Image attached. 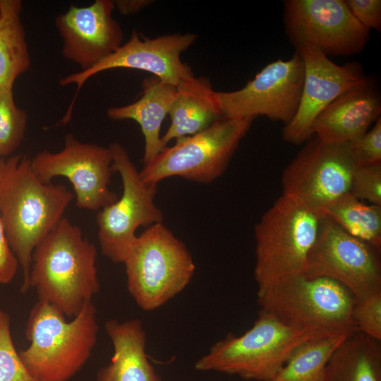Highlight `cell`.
Listing matches in <instances>:
<instances>
[{"label": "cell", "instance_id": "1", "mask_svg": "<svg viewBox=\"0 0 381 381\" xmlns=\"http://www.w3.org/2000/svg\"><path fill=\"white\" fill-rule=\"evenodd\" d=\"M74 198V193L63 184L41 181L25 155L1 158L0 220L22 270V293L30 289L35 248L57 226Z\"/></svg>", "mask_w": 381, "mask_h": 381}, {"label": "cell", "instance_id": "2", "mask_svg": "<svg viewBox=\"0 0 381 381\" xmlns=\"http://www.w3.org/2000/svg\"><path fill=\"white\" fill-rule=\"evenodd\" d=\"M97 256L95 245L64 217L33 251L30 289L38 301L73 318L99 291Z\"/></svg>", "mask_w": 381, "mask_h": 381}, {"label": "cell", "instance_id": "3", "mask_svg": "<svg viewBox=\"0 0 381 381\" xmlns=\"http://www.w3.org/2000/svg\"><path fill=\"white\" fill-rule=\"evenodd\" d=\"M54 306L38 301L30 311L25 335L29 346L19 355L37 381H68L90 357L99 326L91 301L68 321Z\"/></svg>", "mask_w": 381, "mask_h": 381}, {"label": "cell", "instance_id": "4", "mask_svg": "<svg viewBox=\"0 0 381 381\" xmlns=\"http://www.w3.org/2000/svg\"><path fill=\"white\" fill-rule=\"evenodd\" d=\"M257 296L260 310L298 331L325 337L357 330L351 316L355 298L332 279L295 274L257 292Z\"/></svg>", "mask_w": 381, "mask_h": 381}, {"label": "cell", "instance_id": "5", "mask_svg": "<svg viewBox=\"0 0 381 381\" xmlns=\"http://www.w3.org/2000/svg\"><path fill=\"white\" fill-rule=\"evenodd\" d=\"M324 214L284 195L254 228V277L260 291L286 277L304 273Z\"/></svg>", "mask_w": 381, "mask_h": 381}, {"label": "cell", "instance_id": "6", "mask_svg": "<svg viewBox=\"0 0 381 381\" xmlns=\"http://www.w3.org/2000/svg\"><path fill=\"white\" fill-rule=\"evenodd\" d=\"M122 263L128 291L145 311L161 308L183 291L195 270L185 243L162 222L137 236Z\"/></svg>", "mask_w": 381, "mask_h": 381}, {"label": "cell", "instance_id": "7", "mask_svg": "<svg viewBox=\"0 0 381 381\" xmlns=\"http://www.w3.org/2000/svg\"><path fill=\"white\" fill-rule=\"evenodd\" d=\"M316 337H320L291 328L260 310L249 329L240 336L228 333L196 361L195 368L272 381L299 346Z\"/></svg>", "mask_w": 381, "mask_h": 381}, {"label": "cell", "instance_id": "8", "mask_svg": "<svg viewBox=\"0 0 381 381\" xmlns=\"http://www.w3.org/2000/svg\"><path fill=\"white\" fill-rule=\"evenodd\" d=\"M254 119L222 117L204 131L176 140L144 164L142 179L155 185L171 176L200 183L214 181L226 170Z\"/></svg>", "mask_w": 381, "mask_h": 381}, {"label": "cell", "instance_id": "9", "mask_svg": "<svg viewBox=\"0 0 381 381\" xmlns=\"http://www.w3.org/2000/svg\"><path fill=\"white\" fill-rule=\"evenodd\" d=\"M112 169L123 185L121 198L99 210L96 216L102 253L114 263H122L137 236L139 226L163 222V212L155 203L157 185L145 182L128 151L119 143L109 145Z\"/></svg>", "mask_w": 381, "mask_h": 381}, {"label": "cell", "instance_id": "10", "mask_svg": "<svg viewBox=\"0 0 381 381\" xmlns=\"http://www.w3.org/2000/svg\"><path fill=\"white\" fill-rule=\"evenodd\" d=\"M306 142L282 172V195L323 214L349 193L358 165L348 143H326L315 135Z\"/></svg>", "mask_w": 381, "mask_h": 381}, {"label": "cell", "instance_id": "11", "mask_svg": "<svg viewBox=\"0 0 381 381\" xmlns=\"http://www.w3.org/2000/svg\"><path fill=\"white\" fill-rule=\"evenodd\" d=\"M283 19L296 50L310 46L327 56H351L362 52L370 37L344 0H286Z\"/></svg>", "mask_w": 381, "mask_h": 381}, {"label": "cell", "instance_id": "12", "mask_svg": "<svg viewBox=\"0 0 381 381\" xmlns=\"http://www.w3.org/2000/svg\"><path fill=\"white\" fill-rule=\"evenodd\" d=\"M380 252L324 215L304 274L332 279L355 300L381 291Z\"/></svg>", "mask_w": 381, "mask_h": 381}, {"label": "cell", "instance_id": "13", "mask_svg": "<svg viewBox=\"0 0 381 381\" xmlns=\"http://www.w3.org/2000/svg\"><path fill=\"white\" fill-rule=\"evenodd\" d=\"M30 165L43 183H51L57 176L67 179L78 208L98 211L118 199L109 188L114 172L109 147L83 143L68 133L59 152L41 151L30 159Z\"/></svg>", "mask_w": 381, "mask_h": 381}, {"label": "cell", "instance_id": "14", "mask_svg": "<svg viewBox=\"0 0 381 381\" xmlns=\"http://www.w3.org/2000/svg\"><path fill=\"white\" fill-rule=\"evenodd\" d=\"M303 78V59L296 51L290 59H278L265 66L242 88L217 92L222 116L255 119L264 116L286 126L298 109Z\"/></svg>", "mask_w": 381, "mask_h": 381}, {"label": "cell", "instance_id": "15", "mask_svg": "<svg viewBox=\"0 0 381 381\" xmlns=\"http://www.w3.org/2000/svg\"><path fill=\"white\" fill-rule=\"evenodd\" d=\"M197 38L196 34L190 32L148 38L133 30L129 40L112 54L89 70L80 71L60 79L61 85H77L66 116H71L75 98L84 83L92 76L109 69L123 68L143 71L153 74L163 83L177 86L194 75L190 66L181 61V56Z\"/></svg>", "mask_w": 381, "mask_h": 381}, {"label": "cell", "instance_id": "16", "mask_svg": "<svg viewBox=\"0 0 381 381\" xmlns=\"http://www.w3.org/2000/svg\"><path fill=\"white\" fill-rule=\"evenodd\" d=\"M296 51L300 53L304 66L302 93L294 118L282 129V138L287 143L300 145L313 135V123L322 110L366 75L360 64L338 65L313 47Z\"/></svg>", "mask_w": 381, "mask_h": 381}, {"label": "cell", "instance_id": "17", "mask_svg": "<svg viewBox=\"0 0 381 381\" xmlns=\"http://www.w3.org/2000/svg\"><path fill=\"white\" fill-rule=\"evenodd\" d=\"M114 9V1L96 0L88 6L71 5L56 17L62 54L80 71L89 70L123 44V31L112 16Z\"/></svg>", "mask_w": 381, "mask_h": 381}, {"label": "cell", "instance_id": "18", "mask_svg": "<svg viewBox=\"0 0 381 381\" xmlns=\"http://www.w3.org/2000/svg\"><path fill=\"white\" fill-rule=\"evenodd\" d=\"M381 97L371 77L332 102L316 118L313 134L330 143H351L380 117Z\"/></svg>", "mask_w": 381, "mask_h": 381}, {"label": "cell", "instance_id": "19", "mask_svg": "<svg viewBox=\"0 0 381 381\" xmlns=\"http://www.w3.org/2000/svg\"><path fill=\"white\" fill-rule=\"evenodd\" d=\"M104 329L114 354L109 363L97 371L95 381H164L148 360L147 335L140 320H109Z\"/></svg>", "mask_w": 381, "mask_h": 381}, {"label": "cell", "instance_id": "20", "mask_svg": "<svg viewBox=\"0 0 381 381\" xmlns=\"http://www.w3.org/2000/svg\"><path fill=\"white\" fill-rule=\"evenodd\" d=\"M168 115L171 124L161 138L164 147L171 140L198 133L223 117L217 91L209 78L195 75L176 86V95Z\"/></svg>", "mask_w": 381, "mask_h": 381}, {"label": "cell", "instance_id": "21", "mask_svg": "<svg viewBox=\"0 0 381 381\" xmlns=\"http://www.w3.org/2000/svg\"><path fill=\"white\" fill-rule=\"evenodd\" d=\"M142 96L137 101L107 109V116L113 120L131 119L137 122L145 140L144 164L150 162L164 147L160 131L162 122L169 114L176 95V86L157 79H146L143 83Z\"/></svg>", "mask_w": 381, "mask_h": 381}, {"label": "cell", "instance_id": "22", "mask_svg": "<svg viewBox=\"0 0 381 381\" xmlns=\"http://www.w3.org/2000/svg\"><path fill=\"white\" fill-rule=\"evenodd\" d=\"M325 381H381V341L356 330L331 356Z\"/></svg>", "mask_w": 381, "mask_h": 381}, {"label": "cell", "instance_id": "23", "mask_svg": "<svg viewBox=\"0 0 381 381\" xmlns=\"http://www.w3.org/2000/svg\"><path fill=\"white\" fill-rule=\"evenodd\" d=\"M19 0H0V90L13 89L30 66Z\"/></svg>", "mask_w": 381, "mask_h": 381}, {"label": "cell", "instance_id": "24", "mask_svg": "<svg viewBox=\"0 0 381 381\" xmlns=\"http://www.w3.org/2000/svg\"><path fill=\"white\" fill-rule=\"evenodd\" d=\"M323 214L350 235L381 251V205L366 204L347 193Z\"/></svg>", "mask_w": 381, "mask_h": 381}, {"label": "cell", "instance_id": "25", "mask_svg": "<svg viewBox=\"0 0 381 381\" xmlns=\"http://www.w3.org/2000/svg\"><path fill=\"white\" fill-rule=\"evenodd\" d=\"M348 336H325L308 340L294 351L272 381H325L327 363Z\"/></svg>", "mask_w": 381, "mask_h": 381}, {"label": "cell", "instance_id": "26", "mask_svg": "<svg viewBox=\"0 0 381 381\" xmlns=\"http://www.w3.org/2000/svg\"><path fill=\"white\" fill-rule=\"evenodd\" d=\"M28 116L14 102L13 89L0 90V157L5 158L24 138Z\"/></svg>", "mask_w": 381, "mask_h": 381}, {"label": "cell", "instance_id": "27", "mask_svg": "<svg viewBox=\"0 0 381 381\" xmlns=\"http://www.w3.org/2000/svg\"><path fill=\"white\" fill-rule=\"evenodd\" d=\"M0 381H37L16 351L9 315L0 310Z\"/></svg>", "mask_w": 381, "mask_h": 381}, {"label": "cell", "instance_id": "28", "mask_svg": "<svg viewBox=\"0 0 381 381\" xmlns=\"http://www.w3.org/2000/svg\"><path fill=\"white\" fill-rule=\"evenodd\" d=\"M351 316L358 331L381 341V291L355 300Z\"/></svg>", "mask_w": 381, "mask_h": 381}, {"label": "cell", "instance_id": "29", "mask_svg": "<svg viewBox=\"0 0 381 381\" xmlns=\"http://www.w3.org/2000/svg\"><path fill=\"white\" fill-rule=\"evenodd\" d=\"M349 193L360 200L381 205V163L358 166L352 176Z\"/></svg>", "mask_w": 381, "mask_h": 381}, {"label": "cell", "instance_id": "30", "mask_svg": "<svg viewBox=\"0 0 381 381\" xmlns=\"http://www.w3.org/2000/svg\"><path fill=\"white\" fill-rule=\"evenodd\" d=\"M349 143L358 166L381 163V118L370 131Z\"/></svg>", "mask_w": 381, "mask_h": 381}, {"label": "cell", "instance_id": "31", "mask_svg": "<svg viewBox=\"0 0 381 381\" xmlns=\"http://www.w3.org/2000/svg\"><path fill=\"white\" fill-rule=\"evenodd\" d=\"M354 18L367 30L381 28L380 0H344Z\"/></svg>", "mask_w": 381, "mask_h": 381}, {"label": "cell", "instance_id": "32", "mask_svg": "<svg viewBox=\"0 0 381 381\" xmlns=\"http://www.w3.org/2000/svg\"><path fill=\"white\" fill-rule=\"evenodd\" d=\"M18 262L11 249L0 220V284L10 283L15 277Z\"/></svg>", "mask_w": 381, "mask_h": 381}, {"label": "cell", "instance_id": "33", "mask_svg": "<svg viewBox=\"0 0 381 381\" xmlns=\"http://www.w3.org/2000/svg\"><path fill=\"white\" fill-rule=\"evenodd\" d=\"M152 0H115L114 7L124 16L135 15L153 4Z\"/></svg>", "mask_w": 381, "mask_h": 381}, {"label": "cell", "instance_id": "34", "mask_svg": "<svg viewBox=\"0 0 381 381\" xmlns=\"http://www.w3.org/2000/svg\"><path fill=\"white\" fill-rule=\"evenodd\" d=\"M1 157H0V163H1Z\"/></svg>", "mask_w": 381, "mask_h": 381}]
</instances>
